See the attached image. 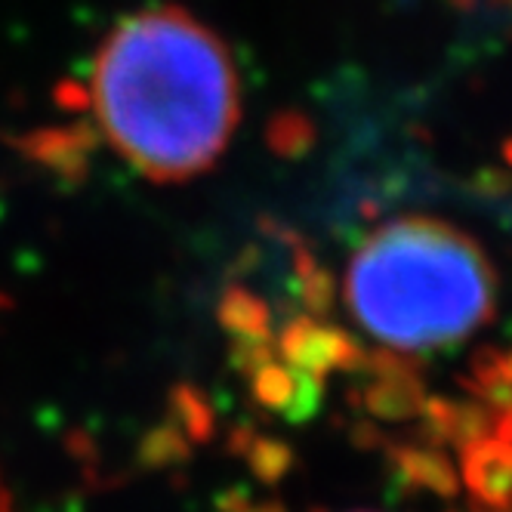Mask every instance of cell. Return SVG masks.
Listing matches in <instances>:
<instances>
[{
  "label": "cell",
  "instance_id": "cell-1",
  "mask_svg": "<svg viewBox=\"0 0 512 512\" xmlns=\"http://www.w3.org/2000/svg\"><path fill=\"white\" fill-rule=\"evenodd\" d=\"M90 99L108 145L158 182L213 167L241 112L226 44L182 10L136 13L108 34Z\"/></svg>",
  "mask_w": 512,
  "mask_h": 512
},
{
  "label": "cell",
  "instance_id": "cell-2",
  "mask_svg": "<svg viewBox=\"0 0 512 512\" xmlns=\"http://www.w3.org/2000/svg\"><path fill=\"white\" fill-rule=\"evenodd\" d=\"M349 315L401 352L445 349L494 318L497 275L472 235L435 216H398L349 260Z\"/></svg>",
  "mask_w": 512,
  "mask_h": 512
},
{
  "label": "cell",
  "instance_id": "cell-3",
  "mask_svg": "<svg viewBox=\"0 0 512 512\" xmlns=\"http://www.w3.org/2000/svg\"><path fill=\"white\" fill-rule=\"evenodd\" d=\"M284 355L309 377L324 380L331 371H361L364 352L340 327H318L309 318H297L281 337Z\"/></svg>",
  "mask_w": 512,
  "mask_h": 512
},
{
  "label": "cell",
  "instance_id": "cell-4",
  "mask_svg": "<svg viewBox=\"0 0 512 512\" xmlns=\"http://www.w3.org/2000/svg\"><path fill=\"white\" fill-rule=\"evenodd\" d=\"M460 475L475 506L488 512H512V442L482 438L460 448Z\"/></svg>",
  "mask_w": 512,
  "mask_h": 512
},
{
  "label": "cell",
  "instance_id": "cell-5",
  "mask_svg": "<svg viewBox=\"0 0 512 512\" xmlns=\"http://www.w3.org/2000/svg\"><path fill=\"white\" fill-rule=\"evenodd\" d=\"M386 457L389 466L395 472V482L405 488H420V491H432L438 497H457L460 494V475L454 469V463L448 460V454L442 448L432 445H389L386 442Z\"/></svg>",
  "mask_w": 512,
  "mask_h": 512
},
{
  "label": "cell",
  "instance_id": "cell-6",
  "mask_svg": "<svg viewBox=\"0 0 512 512\" xmlns=\"http://www.w3.org/2000/svg\"><path fill=\"white\" fill-rule=\"evenodd\" d=\"M364 411L386 423H408L420 417L426 389L420 377H374L361 395Z\"/></svg>",
  "mask_w": 512,
  "mask_h": 512
},
{
  "label": "cell",
  "instance_id": "cell-7",
  "mask_svg": "<svg viewBox=\"0 0 512 512\" xmlns=\"http://www.w3.org/2000/svg\"><path fill=\"white\" fill-rule=\"evenodd\" d=\"M494 432V411L488 405H482L479 398L472 401H454V417H451V438L448 445L454 448H466L482 442V438H491Z\"/></svg>",
  "mask_w": 512,
  "mask_h": 512
},
{
  "label": "cell",
  "instance_id": "cell-8",
  "mask_svg": "<svg viewBox=\"0 0 512 512\" xmlns=\"http://www.w3.org/2000/svg\"><path fill=\"white\" fill-rule=\"evenodd\" d=\"M497 371L512 383V352H506V355H497Z\"/></svg>",
  "mask_w": 512,
  "mask_h": 512
},
{
  "label": "cell",
  "instance_id": "cell-9",
  "mask_svg": "<svg viewBox=\"0 0 512 512\" xmlns=\"http://www.w3.org/2000/svg\"><path fill=\"white\" fill-rule=\"evenodd\" d=\"M503 161L512 167V139H506V142H503Z\"/></svg>",
  "mask_w": 512,
  "mask_h": 512
},
{
  "label": "cell",
  "instance_id": "cell-10",
  "mask_svg": "<svg viewBox=\"0 0 512 512\" xmlns=\"http://www.w3.org/2000/svg\"><path fill=\"white\" fill-rule=\"evenodd\" d=\"M497 4H509L512 7V0H497Z\"/></svg>",
  "mask_w": 512,
  "mask_h": 512
}]
</instances>
